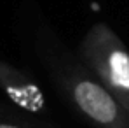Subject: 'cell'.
Returning <instances> with one entry per match:
<instances>
[{
	"label": "cell",
	"mask_w": 129,
	"mask_h": 128,
	"mask_svg": "<svg viewBox=\"0 0 129 128\" xmlns=\"http://www.w3.org/2000/svg\"><path fill=\"white\" fill-rule=\"evenodd\" d=\"M79 60L129 111V51L105 23H94L79 44Z\"/></svg>",
	"instance_id": "2"
},
{
	"label": "cell",
	"mask_w": 129,
	"mask_h": 128,
	"mask_svg": "<svg viewBox=\"0 0 129 128\" xmlns=\"http://www.w3.org/2000/svg\"><path fill=\"white\" fill-rule=\"evenodd\" d=\"M0 128H30L26 125H21L18 121H7V119H0Z\"/></svg>",
	"instance_id": "4"
},
{
	"label": "cell",
	"mask_w": 129,
	"mask_h": 128,
	"mask_svg": "<svg viewBox=\"0 0 129 128\" xmlns=\"http://www.w3.org/2000/svg\"><path fill=\"white\" fill-rule=\"evenodd\" d=\"M0 91L14 105L30 114L42 118L47 114V102L40 86L24 72L14 68L12 65L2 60H0Z\"/></svg>",
	"instance_id": "3"
},
{
	"label": "cell",
	"mask_w": 129,
	"mask_h": 128,
	"mask_svg": "<svg viewBox=\"0 0 129 128\" xmlns=\"http://www.w3.org/2000/svg\"><path fill=\"white\" fill-rule=\"evenodd\" d=\"M39 53L54 84L94 128H129V111L80 60L70 58L52 39L39 37Z\"/></svg>",
	"instance_id": "1"
}]
</instances>
